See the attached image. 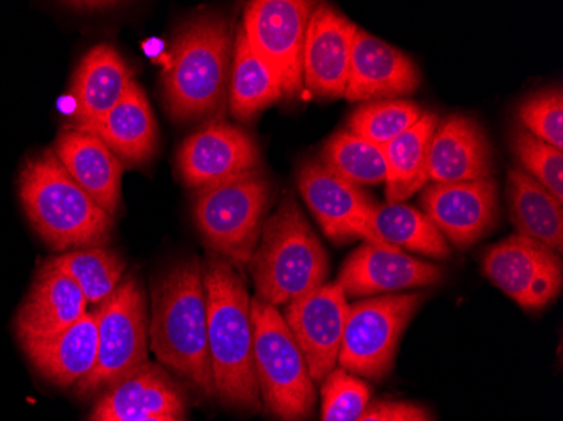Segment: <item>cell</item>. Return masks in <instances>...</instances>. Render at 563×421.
Masks as SVG:
<instances>
[{
    "label": "cell",
    "instance_id": "17",
    "mask_svg": "<svg viewBox=\"0 0 563 421\" xmlns=\"http://www.w3.org/2000/svg\"><path fill=\"white\" fill-rule=\"evenodd\" d=\"M444 268L397 248L363 243L341 268L338 284L346 297H369L432 287L444 280Z\"/></svg>",
    "mask_w": 563,
    "mask_h": 421
},
{
    "label": "cell",
    "instance_id": "14",
    "mask_svg": "<svg viewBox=\"0 0 563 421\" xmlns=\"http://www.w3.org/2000/svg\"><path fill=\"white\" fill-rule=\"evenodd\" d=\"M261 164V148L246 130L213 120L189 135L177 152V170L186 186L207 188L252 173Z\"/></svg>",
    "mask_w": 563,
    "mask_h": 421
},
{
    "label": "cell",
    "instance_id": "19",
    "mask_svg": "<svg viewBox=\"0 0 563 421\" xmlns=\"http://www.w3.org/2000/svg\"><path fill=\"white\" fill-rule=\"evenodd\" d=\"M493 173L495 151L476 119L449 115L439 120L429 147V182L489 179Z\"/></svg>",
    "mask_w": 563,
    "mask_h": 421
},
{
    "label": "cell",
    "instance_id": "21",
    "mask_svg": "<svg viewBox=\"0 0 563 421\" xmlns=\"http://www.w3.org/2000/svg\"><path fill=\"white\" fill-rule=\"evenodd\" d=\"M56 157L81 189L113 218L119 211L123 166L100 139L66 126L56 139Z\"/></svg>",
    "mask_w": 563,
    "mask_h": 421
},
{
    "label": "cell",
    "instance_id": "24",
    "mask_svg": "<svg viewBox=\"0 0 563 421\" xmlns=\"http://www.w3.org/2000/svg\"><path fill=\"white\" fill-rule=\"evenodd\" d=\"M132 81V69L115 47L110 44L91 47L73 76L75 126L88 125L110 112Z\"/></svg>",
    "mask_w": 563,
    "mask_h": 421
},
{
    "label": "cell",
    "instance_id": "18",
    "mask_svg": "<svg viewBox=\"0 0 563 421\" xmlns=\"http://www.w3.org/2000/svg\"><path fill=\"white\" fill-rule=\"evenodd\" d=\"M419 87V68L404 51L357 27L344 91L347 101L397 100Z\"/></svg>",
    "mask_w": 563,
    "mask_h": 421
},
{
    "label": "cell",
    "instance_id": "37",
    "mask_svg": "<svg viewBox=\"0 0 563 421\" xmlns=\"http://www.w3.org/2000/svg\"><path fill=\"white\" fill-rule=\"evenodd\" d=\"M142 421H185L183 414H154Z\"/></svg>",
    "mask_w": 563,
    "mask_h": 421
},
{
    "label": "cell",
    "instance_id": "6",
    "mask_svg": "<svg viewBox=\"0 0 563 421\" xmlns=\"http://www.w3.org/2000/svg\"><path fill=\"white\" fill-rule=\"evenodd\" d=\"M253 359L261 400L280 421H306L316 407V386L284 315L277 307L252 300Z\"/></svg>",
    "mask_w": 563,
    "mask_h": 421
},
{
    "label": "cell",
    "instance_id": "26",
    "mask_svg": "<svg viewBox=\"0 0 563 421\" xmlns=\"http://www.w3.org/2000/svg\"><path fill=\"white\" fill-rule=\"evenodd\" d=\"M506 198L509 218L518 234L542 243L562 255L563 202L520 167H509Z\"/></svg>",
    "mask_w": 563,
    "mask_h": 421
},
{
    "label": "cell",
    "instance_id": "15",
    "mask_svg": "<svg viewBox=\"0 0 563 421\" xmlns=\"http://www.w3.org/2000/svg\"><path fill=\"white\" fill-rule=\"evenodd\" d=\"M422 208L448 243L466 250L498 223V184L493 177L466 182H430L422 192Z\"/></svg>",
    "mask_w": 563,
    "mask_h": 421
},
{
    "label": "cell",
    "instance_id": "31",
    "mask_svg": "<svg viewBox=\"0 0 563 421\" xmlns=\"http://www.w3.org/2000/svg\"><path fill=\"white\" fill-rule=\"evenodd\" d=\"M49 262L68 274L81 288L87 302L93 306H100L115 292L125 272L122 256L101 246L71 250Z\"/></svg>",
    "mask_w": 563,
    "mask_h": 421
},
{
    "label": "cell",
    "instance_id": "35",
    "mask_svg": "<svg viewBox=\"0 0 563 421\" xmlns=\"http://www.w3.org/2000/svg\"><path fill=\"white\" fill-rule=\"evenodd\" d=\"M518 119L531 135L563 151L562 88H547L525 98L518 107Z\"/></svg>",
    "mask_w": 563,
    "mask_h": 421
},
{
    "label": "cell",
    "instance_id": "36",
    "mask_svg": "<svg viewBox=\"0 0 563 421\" xmlns=\"http://www.w3.org/2000/svg\"><path fill=\"white\" fill-rule=\"evenodd\" d=\"M356 421H433V418L422 405L382 400L368 405Z\"/></svg>",
    "mask_w": 563,
    "mask_h": 421
},
{
    "label": "cell",
    "instance_id": "10",
    "mask_svg": "<svg viewBox=\"0 0 563 421\" xmlns=\"http://www.w3.org/2000/svg\"><path fill=\"white\" fill-rule=\"evenodd\" d=\"M312 11L314 4L303 0H255L243 12L250 47L271 66L289 100L303 87V43Z\"/></svg>",
    "mask_w": 563,
    "mask_h": 421
},
{
    "label": "cell",
    "instance_id": "3",
    "mask_svg": "<svg viewBox=\"0 0 563 421\" xmlns=\"http://www.w3.org/2000/svg\"><path fill=\"white\" fill-rule=\"evenodd\" d=\"M232 21L207 14L177 31L164 69V103L173 119L189 122L223 109L233 62Z\"/></svg>",
    "mask_w": 563,
    "mask_h": 421
},
{
    "label": "cell",
    "instance_id": "9",
    "mask_svg": "<svg viewBox=\"0 0 563 421\" xmlns=\"http://www.w3.org/2000/svg\"><path fill=\"white\" fill-rule=\"evenodd\" d=\"M423 300V293H398L347 306L340 367L362 378H385L394 367L401 335Z\"/></svg>",
    "mask_w": 563,
    "mask_h": 421
},
{
    "label": "cell",
    "instance_id": "2",
    "mask_svg": "<svg viewBox=\"0 0 563 421\" xmlns=\"http://www.w3.org/2000/svg\"><path fill=\"white\" fill-rule=\"evenodd\" d=\"M207 288L208 346L214 395L239 410L261 408L253 359L252 299L232 262L208 255L202 262Z\"/></svg>",
    "mask_w": 563,
    "mask_h": 421
},
{
    "label": "cell",
    "instance_id": "13",
    "mask_svg": "<svg viewBox=\"0 0 563 421\" xmlns=\"http://www.w3.org/2000/svg\"><path fill=\"white\" fill-rule=\"evenodd\" d=\"M347 306V297L340 284L325 281L312 292L287 303L282 313L314 383H322L336 367Z\"/></svg>",
    "mask_w": 563,
    "mask_h": 421
},
{
    "label": "cell",
    "instance_id": "38",
    "mask_svg": "<svg viewBox=\"0 0 563 421\" xmlns=\"http://www.w3.org/2000/svg\"><path fill=\"white\" fill-rule=\"evenodd\" d=\"M71 5V8H75V5H78L80 9H91V11H97V9H107L110 8V2H81V4H68Z\"/></svg>",
    "mask_w": 563,
    "mask_h": 421
},
{
    "label": "cell",
    "instance_id": "30",
    "mask_svg": "<svg viewBox=\"0 0 563 421\" xmlns=\"http://www.w3.org/2000/svg\"><path fill=\"white\" fill-rule=\"evenodd\" d=\"M319 160L357 188L378 186L387 180V164L383 148L357 137L347 129L340 130L329 137Z\"/></svg>",
    "mask_w": 563,
    "mask_h": 421
},
{
    "label": "cell",
    "instance_id": "8",
    "mask_svg": "<svg viewBox=\"0 0 563 421\" xmlns=\"http://www.w3.org/2000/svg\"><path fill=\"white\" fill-rule=\"evenodd\" d=\"M93 313L98 328L97 364L76 383L80 395L110 388L148 363L147 303L137 278L123 280Z\"/></svg>",
    "mask_w": 563,
    "mask_h": 421
},
{
    "label": "cell",
    "instance_id": "11",
    "mask_svg": "<svg viewBox=\"0 0 563 421\" xmlns=\"http://www.w3.org/2000/svg\"><path fill=\"white\" fill-rule=\"evenodd\" d=\"M483 270L528 312L545 309L562 293V255L523 234H514L484 253Z\"/></svg>",
    "mask_w": 563,
    "mask_h": 421
},
{
    "label": "cell",
    "instance_id": "12",
    "mask_svg": "<svg viewBox=\"0 0 563 421\" xmlns=\"http://www.w3.org/2000/svg\"><path fill=\"white\" fill-rule=\"evenodd\" d=\"M297 188L325 236L332 242L365 240L382 248H394L373 230L376 202L368 195L332 173L319 159L307 160L297 174ZM398 250V248H397Z\"/></svg>",
    "mask_w": 563,
    "mask_h": 421
},
{
    "label": "cell",
    "instance_id": "1",
    "mask_svg": "<svg viewBox=\"0 0 563 421\" xmlns=\"http://www.w3.org/2000/svg\"><path fill=\"white\" fill-rule=\"evenodd\" d=\"M148 344L164 366L213 397L207 288L196 256L174 263L152 281Z\"/></svg>",
    "mask_w": 563,
    "mask_h": 421
},
{
    "label": "cell",
    "instance_id": "29",
    "mask_svg": "<svg viewBox=\"0 0 563 421\" xmlns=\"http://www.w3.org/2000/svg\"><path fill=\"white\" fill-rule=\"evenodd\" d=\"M372 224L379 239L394 248H405L435 259L451 255V246L441 230L413 206L404 202L376 204Z\"/></svg>",
    "mask_w": 563,
    "mask_h": 421
},
{
    "label": "cell",
    "instance_id": "32",
    "mask_svg": "<svg viewBox=\"0 0 563 421\" xmlns=\"http://www.w3.org/2000/svg\"><path fill=\"white\" fill-rule=\"evenodd\" d=\"M422 115V107L410 100L369 101L351 115L347 130L383 148L419 122Z\"/></svg>",
    "mask_w": 563,
    "mask_h": 421
},
{
    "label": "cell",
    "instance_id": "33",
    "mask_svg": "<svg viewBox=\"0 0 563 421\" xmlns=\"http://www.w3.org/2000/svg\"><path fill=\"white\" fill-rule=\"evenodd\" d=\"M511 148L520 169L563 202V151L534 137L523 126L511 135Z\"/></svg>",
    "mask_w": 563,
    "mask_h": 421
},
{
    "label": "cell",
    "instance_id": "22",
    "mask_svg": "<svg viewBox=\"0 0 563 421\" xmlns=\"http://www.w3.org/2000/svg\"><path fill=\"white\" fill-rule=\"evenodd\" d=\"M186 398L166 372L152 363L110 386L95 408L93 421H142L154 414H183Z\"/></svg>",
    "mask_w": 563,
    "mask_h": 421
},
{
    "label": "cell",
    "instance_id": "4",
    "mask_svg": "<svg viewBox=\"0 0 563 421\" xmlns=\"http://www.w3.org/2000/svg\"><path fill=\"white\" fill-rule=\"evenodd\" d=\"M19 198L27 220L51 248H91L110 240L113 218L78 186L53 151L25 160Z\"/></svg>",
    "mask_w": 563,
    "mask_h": 421
},
{
    "label": "cell",
    "instance_id": "28",
    "mask_svg": "<svg viewBox=\"0 0 563 421\" xmlns=\"http://www.w3.org/2000/svg\"><path fill=\"white\" fill-rule=\"evenodd\" d=\"M228 95L230 112L239 120L253 119L262 110L284 98L277 76L250 47L242 24L233 43L232 75Z\"/></svg>",
    "mask_w": 563,
    "mask_h": 421
},
{
    "label": "cell",
    "instance_id": "34",
    "mask_svg": "<svg viewBox=\"0 0 563 421\" xmlns=\"http://www.w3.org/2000/svg\"><path fill=\"white\" fill-rule=\"evenodd\" d=\"M321 421H356L372 400V389L343 367H334L321 388Z\"/></svg>",
    "mask_w": 563,
    "mask_h": 421
},
{
    "label": "cell",
    "instance_id": "25",
    "mask_svg": "<svg viewBox=\"0 0 563 421\" xmlns=\"http://www.w3.org/2000/svg\"><path fill=\"white\" fill-rule=\"evenodd\" d=\"M37 372L62 388L80 383L97 364L98 328L95 313L87 312L65 331L37 341L22 342Z\"/></svg>",
    "mask_w": 563,
    "mask_h": 421
},
{
    "label": "cell",
    "instance_id": "7",
    "mask_svg": "<svg viewBox=\"0 0 563 421\" xmlns=\"http://www.w3.org/2000/svg\"><path fill=\"white\" fill-rule=\"evenodd\" d=\"M271 192V180L258 169L196 189V226L217 255L233 265H249L261 240Z\"/></svg>",
    "mask_w": 563,
    "mask_h": 421
},
{
    "label": "cell",
    "instance_id": "27",
    "mask_svg": "<svg viewBox=\"0 0 563 421\" xmlns=\"http://www.w3.org/2000/svg\"><path fill=\"white\" fill-rule=\"evenodd\" d=\"M438 123V113L423 112L419 122L383 147L388 202H405L429 182V147Z\"/></svg>",
    "mask_w": 563,
    "mask_h": 421
},
{
    "label": "cell",
    "instance_id": "16",
    "mask_svg": "<svg viewBox=\"0 0 563 421\" xmlns=\"http://www.w3.org/2000/svg\"><path fill=\"white\" fill-rule=\"evenodd\" d=\"M357 25L328 4L318 5L303 43V87L321 98H344Z\"/></svg>",
    "mask_w": 563,
    "mask_h": 421
},
{
    "label": "cell",
    "instance_id": "20",
    "mask_svg": "<svg viewBox=\"0 0 563 421\" xmlns=\"http://www.w3.org/2000/svg\"><path fill=\"white\" fill-rule=\"evenodd\" d=\"M87 306L78 284L53 263H44L18 310L15 332L19 341H37L65 331L84 318Z\"/></svg>",
    "mask_w": 563,
    "mask_h": 421
},
{
    "label": "cell",
    "instance_id": "5",
    "mask_svg": "<svg viewBox=\"0 0 563 421\" xmlns=\"http://www.w3.org/2000/svg\"><path fill=\"white\" fill-rule=\"evenodd\" d=\"M249 265L257 299L277 309L328 280V253L294 196H284L274 213L265 218Z\"/></svg>",
    "mask_w": 563,
    "mask_h": 421
},
{
    "label": "cell",
    "instance_id": "23",
    "mask_svg": "<svg viewBox=\"0 0 563 421\" xmlns=\"http://www.w3.org/2000/svg\"><path fill=\"white\" fill-rule=\"evenodd\" d=\"M75 126V125H73ZM100 139L120 163H147L159 145V130L145 91L132 81L110 112L88 125L75 126Z\"/></svg>",
    "mask_w": 563,
    "mask_h": 421
}]
</instances>
